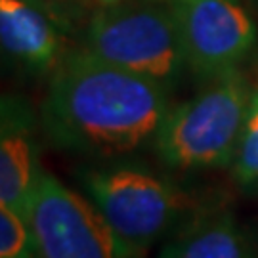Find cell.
Returning <instances> with one entry per match:
<instances>
[{
  "instance_id": "cell-1",
  "label": "cell",
  "mask_w": 258,
  "mask_h": 258,
  "mask_svg": "<svg viewBox=\"0 0 258 258\" xmlns=\"http://www.w3.org/2000/svg\"><path fill=\"white\" fill-rule=\"evenodd\" d=\"M168 90L92 52L65 54L48 83L40 124L57 148L111 159L153 146L170 109Z\"/></svg>"
},
{
  "instance_id": "cell-2",
  "label": "cell",
  "mask_w": 258,
  "mask_h": 258,
  "mask_svg": "<svg viewBox=\"0 0 258 258\" xmlns=\"http://www.w3.org/2000/svg\"><path fill=\"white\" fill-rule=\"evenodd\" d=\"M254 84L231 71L187 102L170 107L153 140L157 157L178 170L230 168Z\"/></svg>"
},
{
  "instance_id": "cell-3",
  "label": "cell",
  "mask_w": 258,
  "mask_h": 258,
  "mask_svg": "<svg viewBox=\"0 0 258 258\" xmlns=\"http://www.w3.org/2000/svg\"><path fill=\"white\" fill-rule=\"evenodd\" d=\"M86 50L155 81L168 92L187 69L178 19L168 0L102 4L88 21Z\"/></svg>"
},
{
  "instance_id": "cell-4",
  "label": "cell",
  "mask_w": 258,
  "mask_h": 258,
  "mask_svg": "<svg viewBox=\"0 0 258 258\" xmlns=\"http://www.w3.org/2000/svg\"><path fill=\"white\" fill-rule=\"evenodd\" d=\"M79 182L111 230L142 256L187 209L172 182L134 163L88 166L79 172Z\"/></svg>"
},
{
  "instance_id": "cell-5",
  "label": "cell",
  "mask_w": 258,
  "mask_h": 258,
  "mask_svg": "<svg viewBox=\"0 0 258 258\" xmlns=\"http://www.w3.org/2000/svg\"><path fill=\"white\" fill-rule=\"evenodd\" d=\"M27 220L40 258H144L120 241L88 197L44 170Z\"/></svg>"
},
{
  "instance_id": "cell-6",
  "label": "cell",
  "mask_w": 258,
  "mask_h": 258,
  "mask_svg": "<svg viewBox=\"0 0 258 258\" xmlns=\"http://www.w3.org/2000/svg\"><path fill=\"white\" fill-rule=\"evenodd\" d=\"M187 69L203 83L237 71L258 44V31L237 0H168Z\"/></svg>"
},
{
  "instance_id": "cell-7",
  "label": "cell",
  "mask_w": 258,
  "mask_h": 258,
  "mask_svg": "<svg viewBox=\"0 0 258 258\" xmlns=\"http://www.w3.org/2000/svg\"><path fill=\"white\" fill-rule=\"evenodd\" d=\"M40 174L37 117L23 98L2 96L0 205L27 218Z\"/></svg>"
},
{
  "instance_id": "cell-8",
  "label": "cell",
  "mask_w": 258,
  "mask_h": 258,
  "mask_svg": "<svg viewBox=\"0 0 258 258\" xmlns=\"http://www.w3.org/2000/svg\"><path fill=\"white\" fill-rule=\"evenodd\" d=\"M2 46L31 71H48L61 55V35L37 0H0Z\"/></svg>"
},
{
  "instance_id": "cell-9",
  "label": "cell",
  "mask_w": 258,
  "mask_h": 258,
  "mask_svg": "<svg viewBox=\"0 0 258 258\" xmlns=\"http://www.w3.org/2000/svg\"><path fill=\"white\" fill-rule=\"evenodd\" d=\"M157 258H258V254L235 216L214 211L185 222Z\"/></svg>"
},
{
  "instance_id": "cell-10",
  "label": "cell",
  "mask_w": 258,
  "mask_h": 258,
  "mask_svg": "<svg viewBox=\"0 0 258 258\" xmlns=\"http://www.w3.org/2000/svg\"><path fill=\"white\" fill-rule=\"evenodd\" d=\"M230 174L241 194L258 195V84L250 96Z\"/></svg>"
},
{
  "instance_id": "cell-11",
  "label": "cell",
  "mask_w": 258,
  "mask_h": 258,
  "mask_svg": "<svg viewBox=\"0 0 258 258\" xmlns=\"http://www.w3.org/2000/svg\"><path fill=\"white\" fill-rule=\"evenodd\" d=\"M0 258H40L33 228L25 216L0 205Z\"/></svg>"
},
{
  "instance_id": "cell-12",
  "label": "cell",
  "mask_w": 258,
  "mask_h": 258,
  "mask_svg": "<svg viewBox=\"0 0 258 258\" xmlns=\"http://www.w3.org/2000/svg\"><path fill=\"white\" fill-rule=\"evenodd\" d=\"M100 4H115V2H122V0H98Z\"/></svg>"
}]
</instances>
